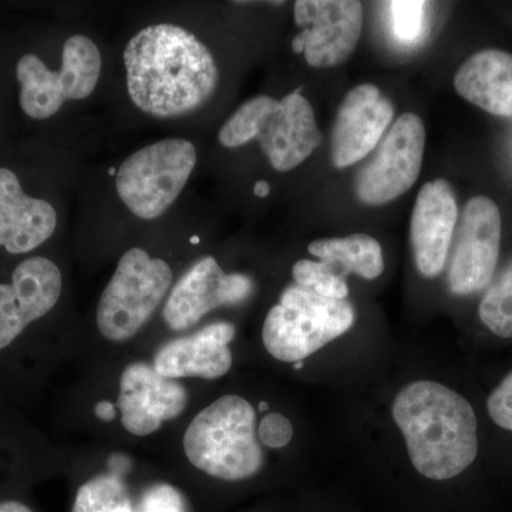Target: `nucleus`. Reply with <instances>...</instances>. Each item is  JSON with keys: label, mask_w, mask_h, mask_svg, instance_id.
<instances>
[{"label": "nucleus", "mask_w": 512, "mask_h": 512, "mask_svg": "<svg viewBox=\"0 0 512 512\" xmlns=\"http://www.w3.org/2000/svg\"><path fill=\"white\" fill-rule=\"evenodd\" d=\"M100 73L99 47L82 35L72 36L64 43L59 72L47 69L35 55L23 56L16 67L20 106L32 119H49L64 101L89 97L99 83Z\"/></svg>", "instance_id": "obj_7"}, {"label": "nucleus", "mask_w": 512, "mask_h": 512, "mask_svg": "<svg viewBox=\"0 0 512 512\" xmlns=\"http://www.w3.org/2000/svg\"><path fill=\"white\" fill-rule=\"evenodd\" d=\"M94 412H96V416L99 417L100 420L111 421L116 417V406L110 402H100L97 403Z\"/></svg>", "instance_id": "obj_29"}, {"label": "nucleus", "mask_w": 512, "mask_h": 512, "mask_svg": "<svg viewBox=\"0 0 512 512\" xmlns=\"http://www.w3.org/2000/svg\"><path fill=\"white\" fill-rule=\"evenodd\" d=\"M302 366H303V362H296L295 363L296 369H301Z\"/></svg>", "instance_id": "obj_33"}, {"label": "nucleus", "mask_w": 512, "mask_h": 512, "mask_svg": "<svg viewBox=\"0 0 512 512\" xmlns=\"http://www.w3.org/2000/svg\"><path fill=\"white\" fill-rule=\"evenodd\" d=\"M454 87L481 110L512 117V55L498 49L477 52L457 70Z\"/></svg>", "instance_id": "obj_19"}, {"label": "nucleus", "mask_w": 512, "mask_h": 512, "mask_svg": "<svg viewBox=\"0 0 512 512\" xmlns=\"http://www.w3.org/2000/svg\"><path fill=\"white\" fill-rule=\"evenodd\" d=\"M295 23L302 28L292 40L312 67H332L355 52L363 28V6L356 0H298Z\"/></svg>", "instance_id": "obj_9"}, {"label": "nucleus", "mask_w": 512, "mask_h": 512, "mask_svg": "<svg viewBox=\"0 0 512 512\" xmlns=\"http://www.w3.org/2000/svg\"><path fill=\"white\" fill-rule=\"evenodd\" d=\"M72 512H138L126 485L116 476L93 478L80 488Z\"/></svg>", "instance_id": "obj_21"}, {"label": "nucleus", "mask_w": 512, "mask_h": 512, "mask_svg": "<svg viewBox=\"0 0 512 512\" xmlns=\"http://www.w3.org/2000/svg\"><path fill=\"white\" fill-rule=\"evenodd\" d=\"M393 29L403 42L419 39L424 22V2H390Z\"/></svg>", "instance_id": "obj_25"}, {"label": "nucleus", "mask_w": 512, "mask_h": 512, "mask_svg": "<svg viewBox=\"0 0 512 512\" xmlns=\"http://www.w3.org/2000/svg\"><path fill=\"white\" fill-rule=\"evenodd\" d=\"M501 245V214L487 197L467 202L448 271V285L458 296L474 295L490 285Z\"/></svg>", "instance_id": "obj_10"}, {"label": "nucleus", "mask_w": 512, "mask_h": 512, "mask_svg": "<svg viewBox=\"0 0 512 512\" xmlns=\"http://www.w3.org/2000/svg\"><path fill=\"white\" fill-rule=\"evenodd\" d=\"M0 512H32L25 504L19 501H2L0 503Z\"/></svg>", "instance_id": "obj_30"}, {"label": "nucleus", "mask_w": 512, "mask_h": 512, "mask_svg": "<svg viewBox=\"0 0 512 512\" xmlns=\"http://www.w3.org/2000/svg\"><path fill=\"white\" fill-rule=\"evenodd\" d=\"M269 191H271V187H269L266 181H258V183L255 184L254 192L256 197L265 198L266 195L269 194Z\"/></svg>", "instance_id": "obj_31"}, {"label": "nucleus", "mask_w": 512, "mask_h": 512, "mask_svg": "<svg viewBox=\"0 0 512 512\" xmlns=\"http://www.w3.org/2000/svg\"><path fill=\"white\" fill-rule=\"evenodd\" d=\"M62 274L50 259L35 256L16 266L12 284H0V350L19 338L29 323L55 308Z\"/></svg>", "instance_id": "obj_13"}, {"label": "nucleus", "mask_w": 512, "mask_h": 512, "mask_svg": "<svg viewBox=\"0 0 512 512\" xmlns=\"http://www.w3.org/2000/svg\"><path fill=\"white\" fill-rule=\"evenodd\" d=\"M137 508L138 512H185V501L173 485L156 484L146 490Z\"/></svg>", "instance_id": "obj_26"}, {"label": "nucleus", "mask_w": 512, "mask_h": 512, "mask_svg": "<svg viewBox=\"0 0 512 512\" xmlns=\"http://www.w3.org/2000/svg\"><path fill=\"white\" fill-rule=\"evenodd\" d=\"M255 140L272 167L286 173L311 156L322 143V134L311 103L293 92L279 101L265 96Z\"/></svg>", "instance_id": "obj_11"}, {"label": "nucleus", "mask_w": 512, "mask_h": 512, "mask_svg": "<svg viewBox=\"0 0 512 512\" xmlns=\"http://www.w3.org/2000/svg\"><path fill=\"white\" fill-rule=\"evenodd\" d=\"M259 409H261V410H266V409H268V404H266V403H261V406H259Z\"/></svg>", "instance_id": "obj_32"}, {"label": "nucleus", "mask_w": 512, "mask_h": 512, "mask_svg": "<svg viewBox=\"0 0 512 512\" xmlns=\"http://www.w3.org/2000/svg\"><path fill=\"white\" fill-rule=\"evenodd\" d=\"M265 96L254 97L242 104L231 119L222 126L218 140L224 147L235 148L244 146L254 140L256 124L264 109Z\"/></svg>", "instance_id": "obj_24"}, {"label": "nucleus", "mask_w": 512, "mask_h": 512, "mask_svg": "<svg viewBox=\"0 0 512 512\" xmlns=\"http://www.w3.org/2000/svg\"><path fill=\"white\" fill-rule=\"evenodd\" d=\"M350 302L330 299L303 286H288L266 316L262 340L282 362H302L355 325Z\"/></svg>", "instance_id": "obj_4"}, {"label": "nucleus", "mask_w": 512, "mask_h": 512, "mask_svg": "<svg viewBox=\"0 0 512 512\" xmlns=\"http://www.w3.org/2000/svg\"><path fill=\"white\" fill-rule=\"evenodd\" d=\"M197 164L191 141L168 138L131 154L117 171L121 201L141 220L163 215L184 190Z\"/></svg>", "instance_id": "obj_6"}, {"label": "nucleus", "mask_w": 512, "mask_h": 512, "mask_svg": "<svg viewBox=\"0 0 512 512\" xmlns=\"http://www.w3.org/2000/svg\"><path fill=\"white\" fill-rule=\"evenodd\" d=\"M424 144L426 128L419 116L406 113L394 121L375 158L357 175L359 200L383 205L409 191L420 175Z\"/></svg>", "instance_id": "obj_8"}, {"label": "nucleus", "mask_w": 512, "mask_h": 512, "mask_svg": "<svg viewBox=\"0 0 512 512\" xmlns=\"http://www.w3.org/2000/svg\"><path fill=\"white\" fill-rule=\"evenodd\" d=\"M173 282V271L163 259L144 249L131 248L121 256L97 308V326L111 342H124L146 325Z\"/></svg>", "instance_id": "obj_5"}, {"label": "nucleus", "mask_w": 512, "mask_h": 512, "mask_svg": "<svg viewBox=\"0 0 512 512\" xmlns=\"http://www.w3.org/2000/svg\"><path fill=\"white\" fill-rule=\"evenodd\" d=\"M234 336L235 326L232 323H212L194 335L167 343L157 353L154 369L168 379H218L231 369L229 343Z\"/></svg>", "instance_id": "obj_17"}, {"label": "nucleus", "mask_w": 512, "mask_h": 512, "mask_svg": "<svg viewBox=\"0 0 512 512\" xmlns=\"http://www.w3.org/2000/svg\"><path fill=\"white\" fill-rule=\"evenodd\" d=\"M292 275L296 285L311 289L325 298L339 299V301L348 298L349 286L346 284L345 276L340 274L336 266L328 262L302 259L293 265Z\"/></svg>", "instance_id": "obj_23"}, {"label": "nucleus", "mask_w": 512, "mask_h": 512, "mask_svg": "<svg viewBox=\"0 0 512 512\" xmlns=\"http://www.w3.org/2000/svg\"><path fill=\"white\" fill-rule=\"evenodd\" d=\"M394 106L373 84L350 90L340 104L332 134V163L346 168L359 163L382 140L392 123Z\"/></svg>", "instance_id": "obj_14"}, {"label": "nucleus", "mask_w": 512, "mask_h": 512, "mask_svg": "<svg viewBox=\"0 0 512 512\" xmlns=\"http://www.w3.org/2000/svg\"><path fill=\"white\" fill-rule=\"evenodd\" d=\"M56 224L55 208L28 197L16 174L0 167V245L10 254H28L52 237Z\"/></svg>", "instance_id": "obj_18"}, {"label": "nucleus", "mask_w": 512, "mask_h": 512, "mask_svg": "<svg viewBox=\"0 0 512 512\" xmlns=\"http://www.w3.org/2000/svg\"><path fill=\"white\" fill-rule=\"evenodd\" d=\"M127 90L138 109L160 119L200 109L220 80L208 47L174 25L140 30L124 50Z\"/></svg>", "instance_id": "obj_1"}, {"label": "nucleus", "mask_w": 512, "mask_h": 512, "mask_svg": "<svg viewBox=\"0 0 512 512\" xmlns=\"http://www.w3.org/2000/svg\"><path fill=\"white\" fill-rule=\"evenodd\" d=\"M308 249L309 254L342 269L343 274L353 272L370 281L379 278L384 271L382 247L370 235L355 234L345 238L318 239Z\"/></svg>", "instance_id": "obj_20"}, {"label": "nucleus", "mask_w": 512, "mask_h": 512, "mask_svg": "<svg viewBox=\"0 0 512 512\" xmlns=\"http://www.w3.org/2000/svg\"><path fill=\"white\" fill-rule=\"evenodd\" d=\"M293 427L284 414L272 413L264 417L259 426V439L269 448H284L291 443Z\"/></svg>", "instance_id": "obj_28"}, {"label": "nucleus", "mask_w": 512, "mask_h": 512, "mask_svg": "<svg viewBox=\"0 0 512 512\" xmlns=\"http://www.w3.org/2000/svg\"><path fill=\"white\" fill-rule=\"evenodd\" d=\"M187 400L180 383L144 363L128 366L121 375L117 407L124 429L134 436L153 434L163 421L180 416Z\"/></svg>", "instance_id": "obj_15"}, {"label": "nucleus", "mask_w": 512, "mask_h": 512, "mask_svg": "<svg viewBox=\"0 0 512 512\" xmlns=\"http://www.w3.org/2000/svg\"><path fill=\"white\" fill-rule=\"evenodd\" d=\"M478 315L495 336L512 338V261L485 292Z\"/></svg>", "instance_id": "obj_22"}, {"label": "nucleus", "mask_w": 512, "mask_h": 512, "mask_svg": "<svg viewBox=\"0 0 512 512\" xmlns=\"http://www.w3.org/2000/svg\"><path fill=\"white\" fill-rule=\"evenodd\" d=\"M457 217L456 194L446 180L439 178L423 185L410 224L414 261L421 275L433 278L443 271Z\"/></svg>", "instance_id": "obj_16"}, {"label": "nucleus", "mask_w": 512, "mask_h": 512, "mask_svg": "<svg viewBox=\"0 0 512 512\" xmlns=\"http://www.w3.org/2000/svg\"><path fill=\"white\" fill-rule=\"evenodd\" d=\"M252 289L251 278L225 274L218 262L207 256L192 266L175 285L165 303L163 318L168 328L185 330L197 325L214 309L244 302Z\"/></svg>", "instance_id": "obj_12"}, {"label": "nucleus", "mask_w": 512, "mask_h": 512, "mask_svg": "<svg viewBox=\"0 0 512 512\" xmlns=\"http://www.w3.org/2000/svg\"><path fill=\"white\" fill-rule=\"evenodd\" d=\"M487 410L498 427L512 431V372L491 392L487 400Z\"/></svg>", "instance_id": "obj_27"}, {"label": "nucleus", "mask_w": 512, "mask_h": 512, "mask_svg": "<svg viewBox=\"0 0 512 512\" xmlns=\"http://www.w3.org/2000/svg\"><path fill=\"white\" fill-rule=\"evenodd\" d=\"M393 419L414 468L429 480L460 476L477 458L476 412L444 384L419 380L404 386L394 397Z\"/></svg>", "instance_id": "obj_2"}, {"label": "nucleus", "mask_w": 512, "mask_h": 512, "mask_svg": "<svg viewBox=\"0 0 512 512\" xmlns=\"http://www.w3.org/2000/svg\"><path fill=\"white\" fill-rule=\"evenodd\" d=\"M183 444L192 466L220 480H247L264 464L254 407L237 394L222 396L198 413Z\"/></svg>", "instance_id": "obj_3"}]
</instances>
